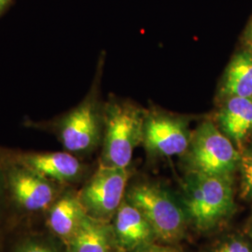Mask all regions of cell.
Listing matches in <instances>:
<instances>
[{
    "instance_id": "1",
    "label": "cell",
    "mask_w": 252,
    "mask_h": 252,
    "mask_svg": "<svg viewBox=\"0 0 252 252\" xmlns=\"http://www.w3.org/2000/svg\"><path fill=\"white\" fill-rule=\"evenodd\" d=\"M233 177L188 172L183 182V209L201 231L211 230L233 215Z\"/></svg>"
},
{
    "instance_id": "2",
    "label": "cell",
    "mask_w": 252,
    "mask_h": 252,
    "mask_svg": "<svg viewBox=\"0 0 252 252\" xmlns=\"http://www.w3.org/2000/svg\"><path fill=\"white\" fill-rule=\"evenodd\" d=\"M147 111L128 101L111 99L103 109L104 144L101 164L128 168L135 148L143 142Z\"/></svg>"
},
{
    "instance_id": "3",
    "label": "cell",
    "mask_w": 252,
    "mask_h": 252,
    "mask_svg": "<svg viewBox=\"0 0 252 252\" xmlns=\"http://www.w3.org/2000/svg\"><path fill=\"white\" fill-rule=\"evenodd\" d=\"M188 172L233 177L239 167L241 153L211 121H205L192 133L184 154Z\"/></svg>"
},
{
    "instance_id": "4",
    "label": "cell",
    "mask_w": 252,
    "mask_h": 252,
    "mask_svg": "<svg viewBox=\"0 0 252 252\" xmlns=\"http://www.w3.org/2000/svg\"><path fill=\"white\" fill-rule=\"evenodd\" d=\"M126 200L144 216L156 238L172 243L183 236L187 217L166 189L151 183L136 184L127 191Z\"/></svg>"
},
{
    "instance_id": "5",
    "label": "cell",
    "mask_w": 252,
    "mask_h": 252,
    "mask_svg": "<svg viewBox=\"0 0 252 252\" xmlns=\"http://www.w3.org/2000/svg\"><path fill=\"white\" fill-rule=\"evenodd\" d=\"M129 179L127 168L101 164L78 197L87 215L107 221L125 201Z\"/></svg>"
},
{
    "instance_id": "6",
    "label": "cell",
    "mask_w": 252,
    "mask_h": 252,
    "mask_svg": "<svg viewBox=\"0 0 252 252\" xmlns=\"http://www.w3.org/2000/svg\"><path fill=\"white\" fill-rule=\"evenodd\" d=\"M103 126V110L94 95L89 94L57 123L56 130L68 153H84L98 143Z\"/></svg>"
},
{
    "instance_id": "7",
    "label": "cell",
    "mask_w": 252,
    "mask_h": 252,
    "mask_svg": "<svg viewBox=\"0 0 252 252\" xmlns=\"http://www.w3.org/2000/svg\"><path fill=\"white\" fill-rule=\"evenodd\" d=\"M192 133L186 119L164 112H147L143 143L151 154L163 157L184 155Z\"/></svg>"
},
{
    "instance_id": "8",
    "label": "cell",
    "mask_w": 252,
    "mask_h": 252,
    "mask_svg": "<svg viewBox=\"0 0 252 252\" xmlns=\"http://www.w3.org/2000/svg\"><path fill=\"white\" fill-rule=\"evenodd\" d=\"M10 193L20 207L27 211H41L53 205L56 198L54 182L36 172L13 162L6 169Z\"/></svg>"
},
{
    "instance_id": "9",
    "label": "cell",
    "mask_w": 252,
    "mask_h": 252,
    "mask_svg": "<svg viewBox=\"0 0 252 252\" xmlns=\"http://www.w3.org/2000/svg\"><path fill=\"white\" fill-rule=\"evenodd\" d=\"M114 216V243L122 251L133 252L153 243L156 236L153 228L140 211L127 200L122 203Z\"/></svg>"
},
{
    "instance_id": "10",
    "label": "cell",
    "mask_w": 252,
    "mask_h": 252,
    "mask_svg": "<svg viewBox=\"0 0 252 252\" xmlns=\"http://www.w3.org/2000/svg\"><path fill=\"white\" fill-rule=\"evenodd\" d=\"M14 162L54 183L74 181L82 172L81 162L69 153H22Z\"/></svg>"
},
{
    "instance_id": "11",
    "label": "cell",
    "mask_w": 252,
    "mask_h": 252,
    "mask_svg": "<svg viewBox=\"0 0 252 252\" xmlns=\"http://www.w3.org/2000/svg\"><path fill=\"white\" fill-rule=\"evenodd\" d=\"M220 130L240 147L252 132V97H229L221 100L217 112Z\"/></svg>"
},
{
    "instance_id": "12",
    "label": "cell",
    "mask_w": 252,
    "mask_h": 252,
    "mask_svg": "<svg viewBox=\"0 0 252 252\" xmlns=\"http://www.w3.org/2000/svg\"><path fill=\"white\" fill-rule=\"evenodd\" d=\"M86 215L78 194L65 193L49 208L48 225L54 234L67 243Z\"/></svg>"
},
{
    "instance_id": "13",
    "label": "cell",
    "mask_w": 252,
    "mask_h": 252,
    "mask_svg": "<svg viewBox=\"0 0 252 252\" xmlns=\"http://www.w3.org/2000/svg\"><path fill=\"white\" fill-rule=\"evenodd\" d=\"M113 242L112 227L105 220L86 215L66 244L70 252H110Z\"/></svg>"
},
{
    "instance_id": "14",
    "label": "cell",
    "mask_w": 252,
    "mask_h": 252,
    "mask_svg": "<svg viewBox=\"0 0 252 252\" xmlns=\"http://www.w3.org/2000/svg\"><path fill=\"white\" fill-rule=\"evenodd\" d=\"M219 96L252 97V53L243 50L234 55L226 67Z\"/></svg>"
},
{
    "instance_id": "15",
    "label": "cell",
    "mask_w": 252,
    "mask_h": 252,
    "mask_svg": "<svg viewBox=\"0 0 252 252\" xmlns=\"http://www.w3.org/2000/svg\"><path fill=\"white\" fill-rule=\"evenodd\" d=\"M239 167L242 172L243 197L252 199V148L241 153Z\"/></svg>"
},
{
    "instance_id": "16",
    "label": "cell",
    "mask_w": 252,
    "mask_h": 252,
    "mask_svg": "<svg viewBox=\"0 0 252 252\" xmlns=\"http://www.w3.org/2000/svg\"><path fill=\"white\" fill-rule=\"evenodd\" d=\"M212 252H252V247L241 237L231 236L219 244Z\"/></svg>"
},
{
    "instance_id": "17",
    "label": "cell",
    "mask_w": 252,
    "mask_h": 252,
    "mask_svg": "<svg viewBox=\"0 0 252 252\" xmlns=\"http://www.w3.org/2000/svg\"><path fill=\"white\" fill-rule=\"evenodd\" d=\"M15 252H56L54 249L48 245L36 242V241H27L21 244L16 249Z\"/></svg>"
},
{
    "instance_id": "18",
    "label": "cell",
    "mask_w": 252,
    "mask_h": 252,
    "mask_svg": "<svg viewBox=\"0 0 252 252\" xmlns=\"http://www.w3.org/2000/svg\"><path fill=\"white\" fill-rule=\"evenodd\" d=\"M133 252H180V251L169 247V246H161L156 244L151 243L144 247L136 250Z\"/></svg>"
},
{
    "instance_id": "19",
    "label": "cell",
    "mask_w": 252,
    "mask_h": 252,
    "mask_svg": "<svg viewBox=\"0 0 252 252\" xmlns=\"http://www.w3.org/2000/svg\"><path fill=\"white\" fill-rule=\"evenodd\" d=\"M243 40L247 48L246 50H249L252 53V18L244 32Z\"/></svg>"
},
{
    "instance_id": "20",
    "label": "cell",
    "mask_w": 252,
    "mask_h": 252,
    "mask_svg": "<svg viewBox=\"0 0 252 252\" xmlns=\"http://www.w3.org/2000/svg\"><path fill=\"white\" fill-rule=\"evenodd\" d=\"M3 180H4V174L2 169L0 168V195H1V192H2V187H3Z\"/></svg>"
},
{
    "instance_id": "21",
    "label": "cell",
    "mask_w": 252,
    "mask_h": 252,
    "mask_svg": "<svg viewBox=\"0 0 252 252\" xmlns=\"http://www.w3.org/2000/svg\"><path fill=\"white\" fill-rule=\"evenodd\" d=\"M9 1V0H0V12L7 6Z\"/></svg>"
},
{
    "instance_id": "22",
    "label": "cell",
    "mask_w": 252,
    "mask_h": 252,
    "mask_svg": "<svg viewBox=\"0 0 252 252\" xmlns=\"http://www.w3.org/2000/svg\"><path fill=\"white\" fill-rule=\"evenodd\" d=\"M249 234H250V236H251V238H252V220H251V222H250V226H249Z\"/></svg>"
}]
</instances>
